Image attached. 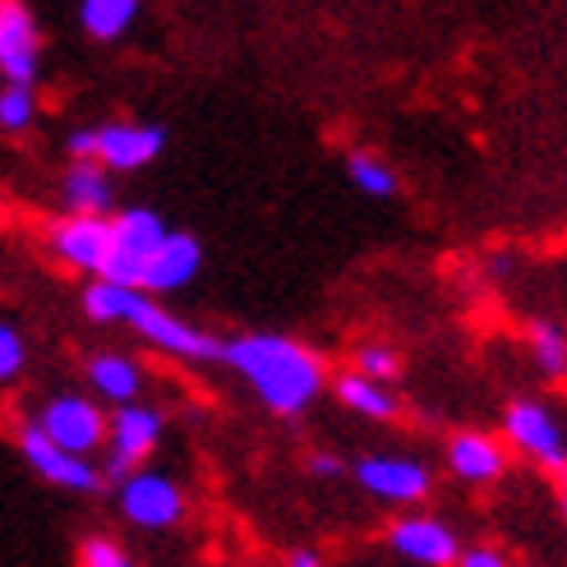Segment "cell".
I'll use <instances>...</instances> for the list:
<instances>
[{
    "label": "cell",
    "mask_w": 567,
    "mask_h": 567,
    "mask_svg": "<svg viewBox=\"0 0 567 567\" xmlns=\"http://www.w3.org/2000/svg\"><path fill=\"white\" fill-rule=\"evenodd\" d=\"M111 176L97 162H74V172L65 176V204L74 208V217H106L111 208Z\"/></svg>",
    "instance_id": "2e32d148"
},
{
    "label": "cell",
    "mask_w": 567,
    "mask_h": 567,
    "mask_svg": "<svg viewBox=\"0 0 567 567\" xmlns=\"http://www.w3.org/2000/svg\"><path fill=\"white\" fill-rule=\"evenodd\" d=\"M33 116H38V97H33V89H0V130H10V134H19V130H28L33 125Z\"/></svg>",
    "instance_id": "603a6c76"
},
{
    "label": "cell",
    "mask_w": 567,
    "mask_h": 567,
    "mask_svg": "<svg viewBox=\"0 0 567 567\" xmlns=\"http://www.w3.org/2000/svg\"><path fill=\"white\" fill-rule=\"evenodd\" d=\"M503 447L489 434H457L447 443V466L452 475L471 480V485H489V480L503 475Z\"/></svg>",
    "instance_id": "9a60e30c"
},
{
    "label": "cell",
    "mask_w": 567,
    "mask_h": 567,
    "mask_svg": "<svg viewBox=\"0 0 567 567\" xmlns=\"http://www.w3.org/2000/svg\"><path fill=\"white\" fill-rule=\"evenodd\" d=\"M392 549L411 563H424V567H452L462 558L457 535L434 517H402L392 526Z\"/></svg>",
    "instance_id": "4fadbf2b"
},
{
    "label": "cell",
    "mask_w": 567,
    "mask_h": 567,
    "mask_svg": "<svg viewBox=\"0 0 567 567\" xmlns=\"http://www.w3.org/2000/svg\"><path fill=\"white\" fill-rule=\"evenodd\" d=\"M457 567H507V558H503L498 549H485V545H480V549H466V554L457 558Z\"/></svg>",
    "instance_id": "4316f807"
},
{
    "label": "cell",
    "mask_w": 567,
    "mask_h": 567,
    "mask_svg": "<svg viewBox=\"0 0 567 567\" xmlns=\"http://www.w3.org/2000/svg\"><path fill=\"white\" fill-rule=\"evenodd\" d=\"M396 370H402V360H396V351H388V347H360L355 351V374H364V379L388 383V379H396Z\"/></svg>",
    "instance_id": "cb8c5ba5"
},
{
    "label": "cell",
    "mask_w": 567,
    "mask_h": 567,
    "mask_svg": "<svg viewBox=\"0 0 567 567\" xmlns=\"http://www.w3.org/2000/svg\"><path fill=\"white\" fill-rule=\"evenodd\" d=\"M23 337H19V328H10V323H0V383H10L19 370H23Z\"/></svg>",
    "instance_id": "484cf974"
},
{
    "label": "cell",
    "mask_w": 567,
    "mask_h": 567,
    "mask_svg": "<svg viewBox=\"0 0 567 567\" xmlns=\"http://www.w3.org/2000/svg\"><path fill=\"white\" fill-rule=\"evenodd\" d=\"M347 172H351L355 189H364V194H374V198L396 194V176L388 172V162H379L374 153H351L347 157Z\"/></svg>",
    "instance_id": "7402d4cb"
},
{
    "label": "cell",
    "mask_w": 567,
    "mask_h": 567,
    "mask_svg": "<svg viewBox=\"0 0 567 567\" xmlns=\"http://www.w3.org/2000/svg\"><path fill=\"white\" fill-rule=\"evenodd\" d=\"M166 148L162 125H97L93 130V162L111 172H138Z\"/></svg>",
    "instance_id": "30bf717a"
},
{
    "label": "cell",
    "mask_w": 567,
    "mask_h": 567,
    "mask_svg": "<svg viewBox=\"0 0 567 567\" xmlns=\"http://www.w3.org/2000/svg\"><path fill=\"white\" fill-rule=\"evenodd\" d=\"M121 513L134 526H148V530H166L185 517V494L176 480H166L157 471H134L125 485H121Z\"/></svg>",
    "instance_id": "52a82bcc"
},
{
    "label": "cell",
    "mask_w": 567,
    "mask_h": 567,
    "mask_svg": "<svg viewBox=\"0 0 567 567\" xmlns=\"http://www.w3.org/2000/svg\"><path fill=\"white\" fill-rule=\"evenodd\" d=\"M309 475H319V480L342 475V457H332V452H315V457H309Z\"/></svg>",
    "instance_id": "83f0119b"
},
{
    "label": "cell",
    "mask_w": 567,
    "mask_h": 567,
    "mask_svg": "<svg viewBox=\"0 0 567 567\" xmlns=\"http://www.w3.org/2000/svg\"><path fill=\"white\" fill-rule=\"evenodd\" d=\"M130 328H134L138 337H148L153 347L172 351V355H185V360H213V355L226 351L221 342H213V337L198 332L194 323H185V319H176V315H166V309H157L148 296H138L134 315H130Z\"/></svg>",
    "instance_id": "ba28073f"
},
{
    "label": "cell",
    "mask_w": 567,
    "mask_h": 567,
    "mask_svg": "<svg viewBox=\"0 0 567 567\" xmlns=\"http://www.w3.org/2000/svg\"><path fill=\"white\" fill-rule=\"evenodd\" d=\"M134 305H138V291L116 287V281H93V287L83 291V315L93 323H130Z\"/></svg>",
    "instance_id": "ffe728a7"
},
{
    "label": "cell",
    "mask_w": 567,
    "mask_h": 567,
    "mask_svg": "<svg viewBox=\"0 0 567 567\" xmlns=\"http://www.w3.org/2000/svg\"><path fill=\"white\" fill-rule=\"evenodd\" d=\"M198 264H204V249H198V240L185 236V231H172V236L162 240V249L148 259L144 287L157 291V296H162V291H181V287H189V281H194Z\"/></svg>",
    "instance_id": "5bb4252c"
},
{
    "label": "cell",
    "mask_w": 567,
    "mask_h": 567,
    "mask_svg": "<svg viewBox=\"0 0 567 567\" xmlns=\"http://www.w3.org/2000/svg\"><path fill=\"white\" fill-rule=\"evenodd\" d=\"M38 430H42L55 447L74 452V457H89V452L102 447V439H106L111 424L102 420V411L89 402V396H70V392H65V396H51V402L42 406Z\"/></svg>",
    "instance_id": "3957f363"
},
{
    "label": "cell",
    "mask_w": 567,
    "mask_h": 567,
    "mask_svg": "<svg viewBox=\"0 0 567 567\" xmlns=\"http://www.w3.org/2000/svg\"><path fill=\"white\" fill-rule=\"evenodd\" d=\"M530 355L545 374H567V332L554 323H530Z\"/></svg>",
    "instance_id": "44dd1931"
},
{
    "label": "cell",
    "mask_w": 567,
    "mask_h": 567,
    "mask_svg": "<svg viewBox=\"0 0 567 567\" xmlns=\"http://www.w3.org/2000/svg\"><path fill=\"white\" fill-rule=\"evenodd\" d=\"M287 567H319V554H315V549H296V554L287 558Z\"/></svg>",
    "instance_id": "f1b7e54d"
},
{
    "label": "cell",
    "mask_w": 567,
    "mask_h": 567,
    "mask_svg": "<svg viewBox=\"0 0 567 567\" xmlns=\"http://www.w3.org/2000/svg\"><path fill=\"white\" fill-rule=\"evenodd\" d=\"M503 430L507 439H513L526 457H535L540 466H567V443H563V430H558V420L545 411V406H535V402H513L503 415Z\"/></svg>",
    "instance_id": "8fae6325"
},
{
    "label": "cell",
    "mask_w": 567,
    "mask_h": 567,
    "mask_svg": "<svg viewBox=\"0 0 567 567\" xmlns=\"http://www.w3.org/2000/svg\"><path fill=\"white\" fill-rule=\"evenodd\" d=\"M134 14H138L134 0H83V6H79L83 33L97 38V42H116L125 28L134 23Z\"/></svg>",
    "instance_id": "ac0fdd59"
},
{
    "label": "cell",
    "mask_w": 567,
    "mask_h": 567,
    "mask_svg": "<svg viewBox=\"0 0 567 567\" xmlns=\"http://www.w3.org/2000/svg\"><path fill=\"white\" fill-rule=\"evenodd\" d=\"M111 221H116V254H111L106 277H97V281H116V287L138 291V287H144L148 259L162 249V240L172 231H166V221L157 213H148V208H130V213L111 217Z\"/></svg>",
    "instance_id": "7a4b0ae2"
},
{
    "label": "cell",
    "mask_w": 567,
    "mask_h": 567,
    "mask_svg": "<svg viewBox=\"0 0 567 567\" xmlns=\"http://www.w3.org/2000/svg\"><path fill=\"white\" fill-rule=\"evenodd\" d=\"M221 360L240 370L254 383V392H259V402L277 415H300L323 388V360L277 332L236 337V342H226Z\"/></svg>",
    "instance_id": "6da1fadb"
},
{
    "label": "cell",
    "mask_w": 567,
    "mask_h": 567,
    "mask_svg": "<svg viewBox=\"0 0 567 567\" xmlns=\"http://www.w3.org/2000/svg\"><path fill=\"white\" fill-rule=\"evenodd\" d=\"M355 480L364 494L388 498V503H420L430 494V471L406 457H364L355 466Z\"/></svg>",
    "instance_id": "7c38bea8"
},
{
    "label": "cell",
    "mask_w": 567,
    "mask_h": 567,
    "mask_svg": "<svg viewBox=\"0 0 567 567\" xmlns=\"http://www.w3.org/2000/svg\"><path fill=\"white\" fill-rule=\"evenodd\" d=\"M79 567H134V558L116 540L93 535V540H83V549H79Z\"/></svg>",
    "instance_id": "d4e9b609"
},
{
    "label": "cell",
    "mask_w": 567,
    "mask_h": 567,
    "mask_svg": "<svg viewBox=\"0 0 567 567\" xmlns=\"http://www.w3.org/2000/svg\"><path fill=\"white\" fill-rule=\"evenodd\" d=\"M106 439H111V462H106L102 480H121V485H125L130 471H134V462L148 457V452L157 447V439H162V415L148 411V406H121L116 420H111Z\"/></svg>",
    "instance_id": "9c48e42d"
},
{
    "label": "cell",
    "mask_w": 567,
    "mask_h": 567,
    "mask_svg": "<svg viewBox=\"0 0 567 567\" xmlns=\"http://www.w3.org/2000/svg\"><path fill=\"white\" fill-rule=\"evenodd\" d=\"M563 513H567V480H563Z\"/></svg>",
    "instance_id": "f546056e"
},
{
    "label": "cell",
    "mask_w": 567,
    "mask_h": 567,
    "mask_svg": "<svg viewBox=\"0 0 567 567\" xmlns=\"http://www.w3.org/2000/svg\"><path fill=\"white\" fill-rule=\"evenodd\" d=\"M51 249L55 259H65L79 272H97L106 277L111 254H116V221L111 217H65L51 226Z\"/></svg>",
    "instance_id": "277c9868"
},
{
    "label": "cell",
    "mask_w": 567,
    "mask_h": 567,
    "mask_svg": "<svg viewBox=\"0 0 567 567\" xmlns=\"http://www.w3.org/2000/svg\"><path fill=\"white\" fill-rule=\"evenodd\" d=\"M337 396H342V406L360 411V415H370V420H388L396 415V396L374 383V379H364V374H342L337 379Z\"/></svg>",
    "instance_id": "d6986e66"
},
{
    "label": "cell",
    "mask_w": 567,
    "mask_h": 567,
    "mask_svg": "<svg viewBox=\"0 0 567 567\" xmlns=\"http://www.w3.org/2000/svg\"><path fill=\"white\" fill-rule=\"evenodd\" d=\"M19 452H23L28 466H33L42 480H51V485L74 489V494H93V489H102V471H97L89 457H74V452L55 447V443L38 430V420L19 430Z\"/></svg>",
    "instance_id": "8992f818"
},
{
    "label": "cell",
    "mask_w": 567,
    "mask_h": 567,
    "mask_svg": "<svg viewBox=\"0 0 567 567\" xmlns=\"http://www.w3.org/2000/svg\"><path fill=\"white\" fill-rule=\"evenodd\" d=\"M42 38H38V19L19 0L0 6V74L10 89H33L38 65H42Z\"/></svg>",
    "instance_id": "5b68a950"
},
{
    "label": "cell",
    "mask_w": 567,
    "mask_h": 567,
    "mask_svg": "<svg viewBox=\"0 0 567 567\" xmlns=\"http://www.w3.org/2000/svg\"><path fill=\"white\" fill-rule=\"evenodd\" d=\"M89 383L111 396L116 406H134V392L138 383H144V374H138V364L130 355H93L89 360Z\"/></svg>",
    "instance_id": "e0dca14e"
}]
</instances>
